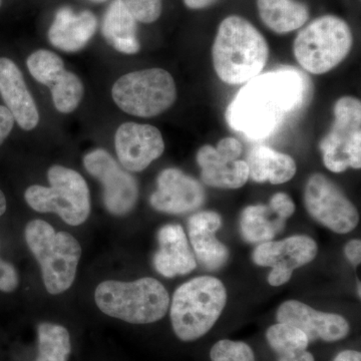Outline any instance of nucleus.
I'll list each match as a JSON object with an SVG mask.
<instances>
[{
  "label": "nucleus",
  "mask_w": 361,
  "mask_h": 361,
  "mask_svg": "<svg viewBox=\"0 0 361 361\" xmlns=\"http://www.w3.org/2000/svg\"><path fill=\"white\" fill-rule=\"evenodd\" d=\"M346 257L353 264L360 265L361 261V242L353 240L345 247Z\"/></svg>",
  "instance_id": "obj_34"
},
{
  "label": "nucleus",
  "mask_w": 361,
  "mask_h": 361,
  "mask_svg": "<svg viewBox=\"0 0 361 361\" xmlns=\"http://www.w3.org/2000/svg\"><path fill=\"white\" fill-rule=\"evenodd\" d=\"M242 236L250 243H264L283 229L285 221L273 212L270 206H249L241 216Z\"/></svg>",
  "instance_id": "obj_24"
},
{
  "label": "nucleus",
  "mask_w": 361,
  "mask_h": 361,
  "mask_svg": "<svg viewBox=\"0 0 361 361\" xmlns=\"http://www.w3.org/2000/svg\"><path fill=\"white\" fill-rule=\"evenodd\" d=\"M14 118L11 111L4 106H0V146L13 129Z\"/></svg>",
  "instance_id": "obj_33"
},
{
  "label": "nucleus",
  "mask_w": 361,
  "mask_h": 361,
  "mask_svg": "<svg viewBox=\"0 0 361 361\" xmlns=\"http://www.w3.org/2000/svg\"><path fill=\"white\" fill-rule=\"evenodd\" d=\"M245 161L249 178L256 183L269 180L273 185L284 184L296 173L295 161L290 156L262 145L254 147Z\"/></svg>",
  "instance_id": "obj_22"
},
{
  "label": "nucleus",
  "mask_w": 361,
  "mask_h": 361,
  "mask_svg": "<svg viewBox=\"0 0 361 361\" xmlns=\"http://www.w3.org/2000/svg\"><path fill=\"white\" fill-rule=\"evenodd\" d=\"M334 361H361V355L355 350L342 351Z\"/></svg>",
  "instance_id": "obj_36"
},
{
  "label": "nucleus",
  "mask_w": 361,
  "mask_h": 361,
  "mask_svg": "<svg viewBox=\"0 0 361 361\" xmlns=\"http://www.w3.org/2000/svg\"><path fill=\"white\" fill-rule=\"evenodd\" d=\"M25 237L42 269L49 293L58 295L70 289L75 279L82 247L66 232H56L44 220H32L26 225Z\"/></svg>",
  "instance_id": "obj_5"
},
{
  "label": "nucleus",
  "mask_w": 361,
  "mask_h": 361,
  "mask_svg": "<svg viewBox=\"0 0 361 361\" xmlns=\"http://www.w3.org/2000/svg\"><path fill=\"white\" fill-rule=\"evenodd\" d=\"M26 65L35 80L49 89L66 71L65 63L61 56L47 49H39L30 54Z\"/></svg>",
  "instance_id": "obj_28"
},
{
  "label": "nucleus",
  "mask_w": 361,
  "mask_h": 361,
  "mask_svg": "<svg viewBox=\"0 0 361 361\" xmlns=\"http://www.w3.org/2000/svg\"><path fill=\"white\" fill-rule=\"evenodd\" d=\"M183 1H184L185 6L188 8L193 9V11H200V9L212 6L219 0H183Z\"/></svg>",
  "instance_id": "obj_35"
},
{
  "label": "nucleus",
  "mask_w": 361,
  "mask_h": 361,
  "mask_svg": "<svg viewBox=\"0 0 361 361\" xmlns=\"http://www.w3.org/2000/svg\"><path fill=\"white\" fill-rule=\"evenodd\" d=\"M308 213L332 231L345 234L360 221L355 205L346 198L336 183L322 174L311 176L304 193Z\"/></svg>",
  "instance_id": "obj_10"
},
{
  "label": "nucleus",
  "mask_w": 361,
  "mask_h": 361,
  "mask_svg": "<svg viewBox=\"0 0 361 361\" xmlns=\"http://www.w3.org/2000/svg\"><path fill=\"white\" fill-rule=\"evenodd\" d=\"M0 94L21 129L32 130L37 127L39 114L35 99L23 73L7 58H0Z\"/></svg>",
  "instance_id": "obj_17"
},
{
  "label": "nucleus",
  "mask_w": 361,
  "mask_h": 361,
  "mask_svg": "<svg viewBox=\"0 0 361 361\" xmlns=\"http://www.w3.org/2000/svg\"><path fill=\"white\" fill-rule=\"evenodd\" d=\"M90 1L94 2V4H103V2H106V0H90Z\"/></svg>",
  "instance_id": "obj_39"
},
{
  "label": "nucleus",
  "mask_w": 361,
  "mask_h": 361,
  "mask_svg": "<svg viewBox=\"0 0 361 361\" xmlns=\"http://www.w3.org/2000/svg\"><path fill=\"white\" fill-rule=\"evenodd\" d=\"M39 355L35 361H68L71 351L70 334L66 327L40 323L37 327Z\"/></svg>",
  "instance_id": "obj_25"
},
{
  "label": "nucleus",
  "mask_w": 361,
  "mask_h": 361,
  "mask_svg": "<svg viewBox=\"0 0 361 361\" xmlns=\"http://www.w3.org/2000/svg\"><path fill=\"white\" fill-rule=\"evenodd\" d=\"M51 187L32 185L26 189L28 206L39 213H56L66 224H84L90 213V190L82 176L63 166L47 171Z\"/></svg>",
  "instance_id": "obj_7"
},
{
  "label": "nucleus",
  "mask_w": 361,
  "mask_h": 361,
  "mask_svg": "<svg viewBox=\"0 0 361 361\" xmlns=\"http://www.w3.org/2000/svg\"><path fill=\"white\" fill-rule=\"evenodd\" d=\"M266 338L278 358L298 357L305 353L310 344L303 331L286 323L278 322L269 327Z\"/></svg>",
  "instance_id": "obj_26"
},
{
  "label": "nucleus",
  "mask_w": 361,
  "mask_h": 361,
  "mask_svg": "<svg viewBox=\"0 0 361 361\" xmlns=\"http://www.w3.org/2000/svg\"><path fill=\"white\" fill-rule=\"evenodd\" d=\"M210 357L212 361H255L253 350L248 344L228 339L218 341L213 346Z\"/></svg>",
  "instance_id": "obj_29"
},
{
  "label": "nucleus",
  "mask_w": 361,
  "mask_h": 361,
  "mask_svg": "<svg viewBox=\"0 0 361 361\" xmlns=\"http://www.w3.org/2000/svg\"><path fill=\"white\" fill-rule=\"evenodd\" d=\"M256 4L260 20L278 35L300 30L310 20L308 6L298 0H256Z\"/></svg>",
  "instance_id": "obj_23"
},
{
  "label": "nucleus",
  "mask_w": 361,
  "mask_h": 361,
  "mask_svg": "<svg viewBox=\"0 0 361 361\" xmlns=\"http://www.w3.org/2000/svg\"><path fill=\"white\" fill-rule=\"evenodd\" d=\"M137 23L123 0H113L104 13L102 33L106 42L116 51L135 54L141 49Z\"/></svg>",
  "instance_id": "obj_21"
},
{
  "label": "nucleus",
  "mask_w": 361,
  "mask_h": 361,
  "mask_svg": "<svg viewBox=\"0 0 361 361\" xmlns=\"http://www.w3.org/2000/svg\"><path fill=\"white\" fill-rule=\"evenodd\" d=\"M242 145L235 137H225L217 148L202 147L197 153V163L201 167L202 180L211 187L238 189L249 179L245 161L238 160Z\"/></svg>",
  "instance_id": "obj_12"
},
{
  "label": "nucleus",
  "mask_w": 361,
  "mask_h": 361,
  "mask_svg": "<svg viewBox=\"0 0 361 361\" xmlns=\"http://www.w3.org/2000/svg\"><path fill=\"white\" fill-rule=\"evenodd\" d=\"M116 106L129 115L153 118L170 109L177 99L174 78L161 68L133 71L111 89Z\"/></svg>",
  "instance_id": "obj_8"
},
{
  "label": "nucleus",
  "mask_w": 361,
  "mask_h": 361,
  "mask_svg": "<svg viewBox=\"0 0 361 361\" xmlns=\"http://www.w3.org/2000/svg\"><path fill=\"white\" fill-rule=\"evenodd\" d=\"M97 307L104 314L133 324H149L161 319L170 305L167 289L154 278L132 282H102L94 292Z\"/></svg>",
  "instance_id": "obj_3"
},
{
  "label": "nucleus",
  "mask_w": 361,
  "mask_h": 361,
  "mask_svg": "<svg viewBox=\"0 0 361 361\" xmlns=\"http://www.w3.org/2000/svg\"><path fill=\"white\" fill-rule=\"evenodd\" d=\"M353 42V32L348 23L339 16L326 14L311 21L298 32L293 52L303 70L313 75H322L344 61Z\"/></svg>",
  "instance_id": "obj_6"
},
{
  "label": "nucleus",
  "mask_w": 361,
  "mask_h": 361,
  "mask_svg": "<svg viewBox=\"0 0 361 361\" xmlns=\"http://www.w3.org/2000/svg\"><path fill=\"white\" fill-rule=\"evenodd\" d=\"M116 156L128 172H142L165 151L160 130L145 123H125L115 135Z\"/></svg>",
  "instance_id": "obj_14"
},
{
  "label": "nucleus",
  "mask_w": 361,
  "mask_h": 361,
  "mask_svg": "<svg viewBox=\"0 0 361 361\" xmlns=\"http://www.w3.org/2000/svg\"><path fill=\"white\" fill-rule=\"evenodd\" d=\"M317 254V245L310 237L298 235L282 241L261 243L253 253L256 264L271 267L268 282L280 286L290 280L292 272L311 262Z\"/></svg>",
  "instance_id": "obj_13"
},
{
  "label": "nucleus",
  "mask_w": 361,
  "mask_h": 361,
  "mask_svg": "<svg viewBox=\"0 0 361 361\" xmlns=\"http://www.w3.org/2000/svg\"><path fill=\"white\" fill-rule=\"evenodd\" d=\"M2 0H0V6H1Z\"/></svg>",
  "instance_id": "obj_40"
},
{
  "label": "nucleus",
  "mask_w": 361,
  "mask_h": 361,
  "mask_svg": "<svg viewBox=\"0 0 361 361\" xmlns=\"http://www.w3.org/2000/svg\"><path fill=\"white\" fill-rule=\"evenodd\" d=\"M334 122L320 142L323 164L341 173L361 167V104L353 97H342L334 104Z\"/></svg>",
  "instance_id": "obj_9"
},
{
  "label": "nucleus",
  "mask_w": 361,
  "mask_h": 361,
  "mask_svg": "<svg viewBox=\"0 0 361 361\" xmlns=\"http://www.w3.org/2000/svg\"><path fill=\"white\" fill-rule=\"evenodd\" d=\"M85 170L101 182L104 204L115 216H125L134 209L139 198L137 180L123 170L108 151L97 149L84 158Z\"/></svg>",
  "instance_id": "obj_11"
},
{
  "label": "nucleus",
  "mask_w": 361,
  "mask_h": 361,
  "mask_svg": "<svg viewBox=\"0 0 361 361\" xmlns=\"http://www.w3.org/2000/svg\"><path fill=\"white\" fill-rule=\"evenodd\" d=\"M310 82L294 68L258 75L240 90L226 111L228 125L252 140L276 132L287 116L310 99Z\"/></svg>",
  "instance_id": "obj_1"
},
{
  "label": "nucleus",
  "mask_w": 361,
  "mask_h": 361,
  "mask_svg": "<svg viewBox=\"0 0 361 361\" xmlns=\"http://www.w3.org/2000/svg\"><path fill=\"white\" fill-rule=\"evenodd\" d=\"M278 361H315L313 355L308 351H305L302 355L296 358H278Z\"/></svg>",
  "instance_id": "obj_37"
},
{
  "label": "nucleus",
  "mask_w": 361,
  "mask_h": 361,
  "mask_svg": "<svg viewBox=\"0 0 361 361\" xmlns=\"http://www.w3.org/2000/svg\"><path fill=\"white\" fill-rule=\"evenodd\" d=\"M20 284L18 271L11 263L0 258V291L11 293Z\"/></svg>",
  "instance_id": "obj_31"
},
{
  "label": "nucleus",
  "mask_w": 361,
  "mask_h": 361,
  "mask_svg": "<svg viewBox=\"0 0 361 361\" xmlns=\"http://www.w3.org/2000/svg\"><path fill=\"white\" fill-rule=\"evenodd\" d=\"M269 206L273 212L283 221L288 219L295 212L293 201L288 195L285 193L275 194L270 200Z\"/></svg>",
  "instance_id": "obj_32"
},
{
  "label": "nucleus",
  "mask_w": 361,
  "mask_h": 361,
  "mask_svg": "<svg viewBox=\"0 0 361 361\" xmlns=\"http://www.w3.org/2000/svg\"><path fill=\"white\" fill-rule=\"evenodd\" d=\"M157 186L149 202L152 207L160 212H192L200 208L205 201V192L200 183L178 169L161 171Z\"/></svg>",
  "instance_id": "obj_15"
},
{
  "label": "nucleus",
  "mask_w": 361,
  "mask_h": 361,
  "mask_svg": "<svg viewBox=\"0 0 361 361\" xmlns=\"http://www.w3.org/2000/svg\"><path fill=\"white\" fill-rule=\"evenodd\" d=\"M97 20L90 11L75 13L71 7H61L49 27V42L66 52H77L89 44L96 33Z\"/></svg>",
  "instance_id": "obj_18"
},
{
  "label": "nucleus",
  "mask_w": 361,
  "mask_h": 361,
  "mask_svg": "<svg viewBox=\"0 0 361 361\" xmlns=\"http://www.w3.org/2000/svg\"><path fill=\"white\" fill-rule=\"evenodd\" d=\"M189 236L197 258L207 269L215 270L227 262L229 252L215 237L222 221L215 212H200L190 218Z\"/></svg>",
  "instance_id": "obj_20"
},
{
  "label": "nucleus",
  "mask_w": 361,
  "mask_h": 361,
  "mask_svg": "<svg viewBox=\"0 0 361 361\" xmlns=\"http://www.w3.org/2000/svg\"><path fill=\"white\" fill-rule=\"evenodd\" d=\"M52 101L61 114H71L77 110L84 97L82 80L71 71H65L51 87Z\"/></svg>",
  "instance_id": "obj_27"
},
{
  "label": "nucleus",
  "mask_w": 361,
  "mask_h": 361,
  "mask_svg": "<svg viewBox=\"0 0 361 361\" xmlns=\"http://www.w3.org/2000/svg\"><path fill=\"white\" fill-rule=\"evenodd\" d=\"M277 322L300 329L308 341L322 339L334 342L345 338L349 334L348 322L342 316L314 310L296 300L286 301L277 311Z\"/></svg>",
  "instance_id": "obj_16"
},
{
  "label": "nucleus",
  "mask_w": 361,
  "mask_h": 361,
  "mask_svg": "<svg viewBox=\"0 0 361 361\" xmlns=\"http://www.w3.org/2000/svg\"><path fill=\"white\" fill-rule=\"evenodd\" d=\"M7 208L6 198L4 192L0 190V217L6 213Z\"/></svg>",
  "instance_id": "obj_38"
},
{
  "label": "nucleus",
  "mask_w": 361,
  "mask_h": 361,
  "mask_svg": "<svg viewBox=\"0 0 361 361\" xmlns=\"http://www.w3.org/2000/svg\"><path fill=\"white\" fill-rule=\"evenodd\" d=\"M269 58L262 33L239 16L224 18L212 47L213 66L218 78L228 85L250 82L260 75Z\"/></svg>",
  "instance_id": "obj_2"
},
{
  "label": "nucleus",
  "mask_w": 361,
  "mask_h": 361,
  "mask_svg": "<svg viewBox=\"0 0 361 361\" xmlns=\"http://www.w3.org/2000/svg\"><path fill=\"white\" fill-rule=\"evenodd\" d=\"M226 301L227 292L217 278L202 276L180 285L171 305L176 336L183 341H194L205 336L219 319Z\"/></svg>",
  "instance_id": "obj_4"
},
{
  "label": "nucleus",
  "mask_w": 361,
  "mask_h": 361,
  "mask_svg": "<svg viewBox=\"0 0 361 361\" xmlns=\"http://www.w3.org/2000/svg\"><path fill=\"white\" fill-rule=\"evenodd\" d=\"M160 249L154 257V265L160 274L167 278L185 275L196 268V260L188 245L182 226H164L158 233Z\"/></svg>",
  "instance_id": "obj_19"
},
{
  "label": "nucleus",
  "mask_w": 361,
  "mask_h": 361,
  "mask_svg": "<svg viewBox=\"0 0 361 361\" xmlns=\"http://www.w3.org/2000/svg\"><path fill=\"white\" fill-rule=\"evenodd\" d=\"M125 6L142 23H153L160 18L163 11V0H123Z\"/></svg>",
  "instance_id": "obj_30"
}]
</instances>
